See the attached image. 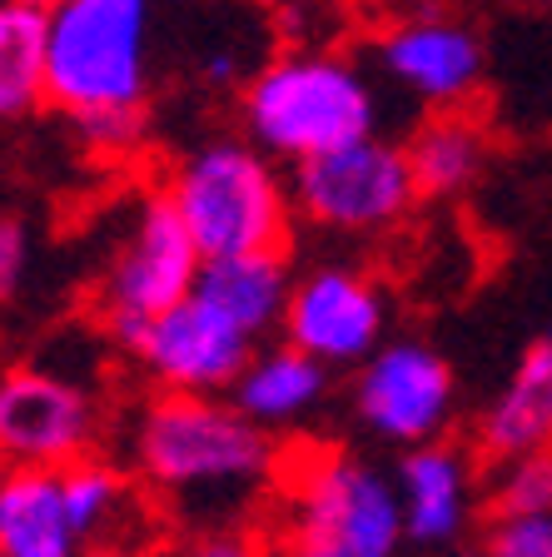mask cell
<instances>
[{"label":"cell","mask_w":552,"mask_h":557,"mask_svg":"<svg viewBox=\"0 0 552 557\" xmlns=\"http://www.w3.org/2000/svg\"><path fill=\"white\" fill-rule=\"evenodd\" d=\"M125 458L145 493L184 522L244 528L240 512L274 493L284 448L224 394H150L125 423Z\"/></svg>","instance_id":"cell-1"},{"label":"cell","mask_w":552,"mask_h":557,"mask_svg":"<svg viewBox=\"0 0 552 557\" xmlns=\"http://www.w3.org/2000/svg\"><path fill=\"white\" fill-rule=\"evenodd\" d=\"M160 0H56L50 104L95 150H130L150 110V60Z\"/></svg>","instance_id":"cell-2"},{"label":"cell","mask_w":552,"mask_h":557,"mask_svg":"<svg viewBox=\"0 0 552 557\" xmlns=\"http://www.w3.org/2000/svg\"><path fill=\"white\" fill-rule=\"evenodd\" d=\"M240 125L269 160L304 164L379 129V90L358 60L329 46H289L259 60L240 90Z\"/></svg>","instance_id":"cell-3"},{"label":"cell","mask_w":552,"mask_h":557,"mask_svg":"<svg viewBox=\"0 0 552 557\" xmlns=\"http://www.w3.org/2000/svg\"><path fill=\"white\" fill-rule=\"evenodd\" d=\"M160 189L205 259L289 249L299 220L289 195V170H279V160H269L244 135L199 139L195 150H184L170 164Z\"/></svg>","instance_id":"cell-4"},{"label":"cell","mask_w":552,"mask_h":557,"mask_svg":"<svg viewBox=\"0 0 552 557\" xmlns=\"http://www.w3.org/2000/svg\"><path fill=\"white\" fill-rule=\"evenodd\" d=\"M279 537L334 557H398L408 547L398 483L354 448H299L279 478Z\"/></svg>","instance_id":"cell-5"},{"label":"cell","mask_w":552,"mask_h":557,"mask_svg":"<svg viewBox=\"0 0 552 557\" xmlns=\"http://www.w3.org/2000/svg\"><path fill=\"white\" fill-rule=\"evenodd\" d=\"M294 214L323 234L344 239H379L393 234L418 209V180L408 150L389 135H364L354 145L323 150L289 170Z\"/></svg>","instance_id":"cell-6"},{"label":"cell","mask_w":552,"mask_h":557,"mask_svg":"<svg viewBox=\"0 0 552 557\" xmlns=\"http://www.w3.org/2000/svg\"><path fill=\"white\" fill-rule=\"evenodd\" d=\"M199 269H205L199 244L180 224L164 189H150L120 224V239L95 284V313L120 344H130L150 319L195 294Z\"/></svg>","instance_id":"cell-7"},{"label":"cell","mask_w":552,"mask_h":557,"mask_svg":"<svg viewBox=\"0 0 552 557\" xmlns=\"http://www.w3.org/2000/svg\"><path fill=\"white\" fill-rule=\"evenodd\" d=\"M389 284L354 259H329V264H309L294 274L279 338L339 373L373 359L389 344Z\"/></svg>","instance_id":"cell-8"},{"label":"cell","mask_w":552,"mask_h":557,"mask_svg":"<svg viewBox=\"0 0 552 557\" xmlns=\"http://www.w3.org/2000/svg\"><path fill=\"white\" fill-rule=\"evenodd\" d=\"M354 413L389 448L408 453L449 438L458 413V379L424 338H389L354 369Z\"/></svg>","instance_id":"cell-9"},{"label":"cell","mask_w":552,"mask_h":557,"mask_svg":"<svg viewBox=\"0 0 552 557\" xmlns=\"http://www.w3.org/2000/svg\"><path fill=\"white\" fill-rule=\"evenodd\" d=\"M100 398L70 373L21 363L0 373V463L70 468L100 453Z\"/></svg>","instance_id":"cell-10"},{"label":"cell","mask_w":552,"mask_h":557,"mask_svg":"<svg viewBox=\"0 0 552 557\" xmlns=\"http://www.w3.org/2000/svg\"><path fill=\"white\" fill-rule=\"evenodd\" d=\"M254 348L259 344L249 334L189 294L139 329L125 354L150 383V394H230Z\"/></svg>","instance_id":"cell-11"},{"label":"cell","mask_w":552,"mask_h":557,"mask_svg":"<svg viewBox=\"0 0 552 557\" xmlns=\"http://www.w3.org/2000/svg\"><path fill=\"white\" fill-rule=\"evenodd\" d=\"M393 483H398L408 547L453 553L488 518V463L468 443L438 438L408 448L393 468Z\"/></svg>","instance_id":"cell-12"},{"label":"cell","mask_w":552,"mask_h":557,"mask_svg":"<svg viewBox=\"0 0 552 557\" xmlns=\"http://www.w3.org/2000/svg\"><path fill=\"white\" fill-rule=\"evenodd\" d=\"M373 60L393 90L428 110H458L483 85V40L468 21L443 11L383 25L373 40Z\"/></svg>","instance_id":"cell-13"},{"label":"cell","mask_w":552,"mask_h":557,"mask_svg":"<svg viewBox=\"0 0 552 557\" xmlns=\"http://www.w3.org/2000/svg\"><path fill=\"white\" fill-rule=\"evenodd\" d=\"M473 448L483 453V463H507L518 453L552 448V329H542L523 348L503 388L488 398L473 429Z\"/></svg>","instance_id":"cell-14"},{"label":"cell","mask_w":552,"mask_h":557,"mask_svg":"<svg viewBox=\"0 0 552 557\" xmlns=\"http://www.w3.org/2000/svg\"><path fill=\"white\" fill-rule=\"evenodd\" d=\"M329 379H334V369H323L304 348L269 338V344L254 348V359L244 363V373L234 379V388L224 398L244 418H254L259 429L284 433L299 429L309 413H319L323 398H329Z\"/></svg>","instance_id":"cell-15"},{"label":"cell","mask_w":552,"mask_h":557,"mask_svg":"<svg viewBox=\"0 0 552 557\" xmlns=\"http://www.w3.org/2000/svg\"><path fill=\"white\" fill-rule=\"evenodd\" d=\"M294 274H299V269L289 264V249L205 259V269H199V278H195V299H205L214 313H224L254 344H269V338H279V329H284Z\"/></svg>","instance_id":"cell-16"},{"label":"cell","mask_w":552,"mask_h":557,"mask_svg":"<svg viewBox=\"0 0 552 557\" xmlns=\"http://www.w3.org/2000/svg\"><path fill=\"white\" fill-rule=\"evenodd\" d=\"M0 557H85L56 468L0 463Z\"/></svg>","instance_id":"cell-17"},{"label":"cell","mask_w":552,"mask_h":557,"mask_svg":"<svg viewBox=\"0 0 552 557\" xmlns=\"http://www.w3.org/2000/svg\"><path fill=\"white\" fill-rule=\"evenodd\" d=\"M60 487H65V508L75 533L85 537V553L95 547H115L130 553L135 533H145V503H139V478L125 463L90 453L81 463L60 468Z\"/></svg>","instance_id":"cell-18"},{"label":"cell","mask_w":552,"mask_h":557,"mask_svg":"<svg viewBox=\"0 0 552 557\" xmlns=\"http://www.w3.org/2000/svg\"><path fill=\"white\" fill-rule=\"evenodd\" d=\"M424 199H458L468 195L493 164V129L468 104L458 110H428V120L403 139Z\"/></svg>","instance_id":"cell-19"},{"label":"cell","mask_w":552,"mask_h":557,"mask_svg":"<svg viewBox=\"0 0 552 557\" xmlns=\"http://www.w3.org/2000/svg\"><path fill=\"white\" fill-rule=\"evenodd\" d=\"M50 104V35L46 11L0 0V125L30 120Z\"/></svg>","instance_id":"cell-20"},{"label":"cell","mask_w":552,"mask_h":557,"mask_svg":"<svg viewBox=\"0 0 552 557\" xmlns=\"http://www.w3.org/2000/svg\"><path fill=\"white\" fill-rule=\"evenodd\" d=\"M488 512H552V448L488 463Z\"/></svg>","instance_id":"cell-21"},{"label":"cell","mask_w":552,"mask_h":557,"mask_svg":"<svg viewBox=\"0 0 552 557\" xmlns=\"http://www.w3.org/2000/svg\"><path fill=\"white\" fill-rule=\"evenodd\" d=\"M478 547L488 557H552V512H488Z\"/></svg>","instance_id":"cell-22"},{"label":"cell","mask_w":552,"mask_h":557,"mask_svg":"<svg viewBox=\"0 0 552 557\" xmlns=\"http://www.w3.org/2000/svg\"><path fill=\"white\" fill-rule=\"evenodd\" d=\"M174 557H269V543L249 528H205Z\"/></svg>","instance_id":"cell-23"},{"label":"cell","mask_w":552,"mask_h":557,"mask_svg":"<svg viewBox=\"0 0 552 557\" xmlns=\"http://www.w3.org/2000/svg\"><path fill=\"white\" fill-rule=\"evenodd\" d=\"M25 274H30V230L11 214H0V299L21 294Z\"/></svg>","instance_id":"cell-24"},{"label":"cell","mask_w":552,"mask_h":557,"mask_svg":"<svg viewBox=\"0 0 552 557\" xmlns=\"http://www.w3.org/2000/svg\"><path fill=\"white\" fill-rule=\"evenodd\" d=\"M269 557H334V553H323V547H314V543H294V537H274Z\"/></svg>","instance_id":"cell-25"},{"label":"cell","mask_w":552,"mask_h":557,"mask_svg":"<svg viewBox=\"0 0 552 557\" xmlns=\"http://www.w3.org/2000/svg\"><path fill=\"white\" fill-rule=\"evenodd\" d=\"M249 5H269V11H299V5H323V0H249Z\"/></svg>","instance_id":"cell-26"},{"label":"cell","mask_w":552,"mask_h":557,"mask_svg":"<svg viewBox=\"0 0 552 557\" xmlns=\"http://www.w3.org/2000/svg\"><path fill=\"white\" fill-rule=\"evenodd\" d=\"M443 557H488L483 547H453V553H443Z\"/></svg>","instance_id":"cell-27"},{"label":"cell","mask_w":552,"mask_h":557,"mask_svg":"<svg viewBox=\"0 0 552 557\" xmlns=\"http://www.w3.org/2000/svg\"><path fill=\"white\" fill-rule=\"evenodd\" d=\"M21 5H35V11H50V5H56V0H21Z\"/></svg>","instance_id":"cell-28"}]
</instances>
